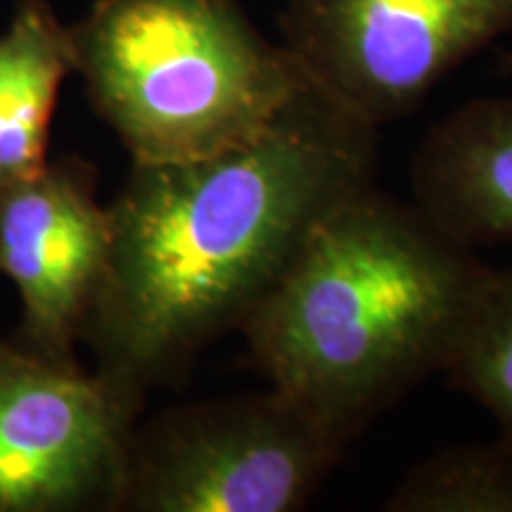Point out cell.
Instances as JSON below:
<instances>
[{
    "mask_svg": "<svg viewBox=\"0 0 512 512\" xmlns=\"http://www.w3.org/2000/svg\"><path fill=\"white\" fill-rule=\"evenodd\" d=\"M508 67L512 69V57H508Z\"/></svg>",
    "mask_w": 512,
    "mask_h": 512,
    "instance_id": "7c38bea8",
    "label": "cell"
},
{
    "mask_svg": "<svg viewBox=\"0 0 512 512\" xmlns=\"http://www.w3.org/2000/svg\"><path fill=\"white\" fill-rule=\"evenodd\" d=\"M491 271L373 183L313 228L238 332L268 384L347 448L444 373Z\"/></svg>",
    "mask_w": 512,
    "mask_h": 512,
    "instance_id": "7a4b0ae2",
    "label": "cell"
},
{
    "mask_svg": "<svg viewBox=\"0 0 512 512\" xmlns=\"http://www.w3.org/2000/svg\"><path fill=\"white\" fill-rule=\"evenodd\" d=\"M69 34L95 114L136 164L252 143L309 79L238 0H98Z\"/></svg>",
    "mask_w": 512,
    "mask_h": 512,
    "instance_id": "3957f363",
    "label": "cell"
},
{
    "mask_svg": "<svg viewBox=\"0 0 512 512\" xmlns=\"http://www.w3.org/2000/svg\"><path fill=\"white\" fill-rule=\"evenodd\" d=\"M140 399L0 339V512H119Z\"/></svg>",
    "mask_w": 512,
    "mask_h": 512,
    "instance_id": "5b68a950",
    "label": "cell"
},
{
    "mask_svg": "<svg viewBox=\"0 0 512 512\" xmlns=\"http://www.w3.org/2000/svg\"><path fill=\"white\" fill-rule=\"evenodd\" d=\"M411 202L465 247L512 242V98L470 100L427 131Z\"/></svg>",
    "mask_w": 512,
    "mask_h": 512,
    "instance_id": "ba28073f",
    "label": "cell"
},
{
    "mask_svg": "<svg viewBox=\"0 0 512 512\" xmlns=\"http://www.w3.org/2000/svg\"><path fill=\"white\" fill-rule=\"evenodd\" d=\"M112 223L98 200V169L64 155L0 188V275L15 285V342L57 363H79L76 344L110 264Z\"/></svg>",
    "mask_w": 512,
    "mask_h": 512,
    "instance_id": "52a82bcc",
    "label": "cell"
},
{
    "mask_svg": "<svg viewBox=\"0 0 512 512\" xmlns=\"http://www.w3.org/2000/svg\"><path fill=\"white\" fill-rule=\"evenodd\" d=\"M510 29L512 0H285L280 12L306 74L375 128Z\"/></svg>",
    "mask_w": 512,
    "mask_h": 512,
    "instance_id": "8992f818",
    "label": "cell"
},
{
    "mask_svg": "<svg viewBox=\"0 0 512 512\" xmlns=\"http://www.w3.org/2000/svg\"><path fill=\"white\" fill-rule=\"evenodd\" d=\"M69 72V29L46 3L24 0L0 34V188L36 176L50 162V124Z\"/></svg>",
    "mask_w": 512,
    "mask_h": 512,
    "instance_id": "9c48e42d",
    "label": "cell"
},
{
    "mask_svg": "<svg viewBox=\"0 0 512 512\" xmlns=\"http://www.w3.org/2000/svg\"><path fill=\"white\" fill-rule=\"evenodd\" d=\"M344 451L271 384L192 401L136 425L119 512H297Z\"/></svg>",
    "mask_w": 512,
    "mask_h": 512,
    "instance_id": "277c9868",
    "label": "cell"
},
{
    "mask_svg": "<svg viewBox=\"0 0 512 512\" xmlns=\"http://www.w3.org/2000/svg\"><path fill=\"white\" fill-rule=\"evenodd\" d=\"M387 512H512V453L496 444L448 446L408 470Z\"/></svg>",
    "mask_w": 512,
    "mask_h": 512,
    "instance_id": "30bf717a",
    "label": "cell"
},
{
    "mask_svg": "<svg viewBox=\"0 0 512 512\" xmlns=\"http://www.w3.org/2000/svg\"><path fill=\"white\" fill-rule=\"evenodd\" d=\"M377 131L306 79L252 143L131 162L107 204L110 264L81 342L145 399L238 332L339 202L375 183Z\"/></svg>",
    "mask_w": 512,
    "mask_h": 512,
    "instance_id": "6da1fadb",
    "label": "cell"
},
{
    "mask_svg": "<svg viewBox=\"0 0 512 512\" xmlns=\"http://www.w3.org/2000/svg\"><path fill=\"white\" fill-rule=\"evenodd\" d=\"M444 373L494 418L512 453V264L491 271Z\"/></svg>",
    "mask_w": 512,
    "mask_h": 512,
    "instance_id": "8fae6325",
    "label": "cell"
}]
</instances>
